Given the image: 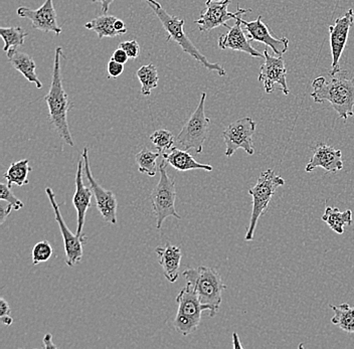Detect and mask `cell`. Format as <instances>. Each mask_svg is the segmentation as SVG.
Returning a JSON list of instances; mask_svg holds the SVG:
<instances>
[{
  "label": "cell",
  "mask_w": 354,
  "mask_h": 349,
  "mask_svg": "<svg viewBox=\"0 0 354 349\" xmlns=\"http://www.w3.org/2000/svg\"><path fill=\"white\" fill-rule=\"evenodd\" d=\"M330 81L324 77H318L312 82L313 92L311 97L315 103L327 101L343 120L353 117L354 77L349 76L348 70L340 68L335 74H328Z\"/></svg>",
  "instance_id": "6da1fadb"
},
{
  "label": "cell",
  "mask_w": 354,
  "mask_h": 349,
  "mask_svg": "<svg viewBox=\"0 0 354 349\" xmlns=\"http://www.w3.org/2000/svg\"><path fill=\"white\" fill-rule=\"evenodd\" d=\"M64 57L63 48L57 46L55 52L54 68H53L52 84L50 91L44 97L50 112V121L66 144L75 147L68 122V113L74 107V103L68 99L63 87L61 75V59Z\"/></svg>",
  "instance_id": "7a4b0ae2"
},
{
  "label": "cell",
  "mask_w": 354,
  "mask_h": 349,
  "mask_svg": "<svg viewBox=\"0 0 354 349\" xmlns=\"http://www.w3.org/2000/svg\"><path fill=\"white\" fill-rule=\"evenodd\" d=\"M150 8H152L156 17H158L165 32H167V39L166 41H176L177 45L181 46L183 53L189 55L190 57H194V59L199 62L201 65L209 70L216 72L221 77L225 76L227 72L225 68L220 64L209 63L207 57L201 54V50L194 45L189 37L185 34L183 30L185 26V19H178V17H174V15H168L167 12L163 10L162 6H160L159 2L156 0H146Z\"/></svg>",
  "instance_id": "3957f363"
},
{
  "label": "cell",
  "mask_w": 354,
  "mask_h": 349,
  "mask_svg": "<svg viewBox=\"0 0 354 349\" xmlns=\"http://www.w3.org/2000/svg\"><path fill=\"white\" fill-rule=\"evenodd\" d=\"M188 283L194 285L198 292L199 301L209 312V317H214L220 310L223 301V291L227 289L220 274L214 269L201 266L188 268L183 273Z\"/></svg>",
  "instance_id": "277c9868"
},
{
  "label": "cell",
  "mask_w": 354,
  "mask_h": 349,
  "mask_svg": "<svg viewBox=\"0 0 354 349\" xmlns=\"http://www.w3.org/2000/svg\"><path fill=\"white\" fill-rule=\"evenodd\" d=\"M284 185V178L276 176L273 169H268L262 172L256 185L249 189V194L253 198V211H252L251 220L245 234V240H254V231L261 216L267 211L277 189Z\"/></svg>",
  "instance_id": "5b68a950"
},
{
  "label": "cell",
  "mask_w": 354,
  "mask_h": 349,
  "mask_svg": "<svg viewBox=\"0 0 354 349\" xmlns=\"http://www.w3.org/2000/svg\"><path fill=\"white\" fill-rule=\"evenodd\" d=\"M159 172H160V178L150 194V200L156 216V227L160 229L166 218L174 216L180 220L181 216L177 214L176 209L177 198L176 180L168 176L167 164L165 159L159 165Z\"/></svg>",
  "instance_id": "8992f818"
},
{
  "label": "cell",
  "mask_w": 354,
  "mask_h": 349,
  "mask_svg": "<svg viewBox=\"0 0 354 349\" xmlns=\"http://www.w3.org/2000/svg\"><path fill=\"white\" fill-rule=\"evenodd\" d=\"M176 302L178 304V311L172 324L176 330L183 337H187L198 330L201 324V313L207 310L199 301L198 292L194 285L188 282L187 286L181 289L177 295Z\"/></svg>",
  "instance_id": "52a82bcc"
},
{
  "label": "cell",
  "mask_w": 354,
  "mask_h": 349,
  "mask_svg": "<svg viewBox=\"0 0 354 349\" xmlns=\"http://www.w3.org/2000/svg\"><path fill=\"white\" fill-rule=\"evenodd\" d=\"M205 100L207 93H203L196 111L192 113L176 137V142L187 151L194 150L196 153H201L205 140L209 137L210 119L205 115Z\"/></svg>",
  "instance_id": "ba28073f"
},
{
  "label": "cell",
  "mask_w": 354,
  "mask_h": 349,
  "mask_svg": "<svg viewBox=\"0 0 354 349\" xmlns=\"http://www.w3.org/2000/svg\"><path fill=\"white\" fill-rule=\"evenodd\" d=\"M256 122L251 117H245L234 121L225 128L223 132V138L227 147V158H232L239 149L245 150L249 155H254L253 135L256 131Z\"/></svg>",
  "instance_id": "9c48e42d"
},
{
  "label": "cell",
  "mask_w": 354,
  "mask_h": 349,
  "mask_svg": "<svg viewBox=\"0 0 354 349\" xmlns=\"http://www.w3.org/2000/svg\"><path fill=\"white\" fill-rule=\"evenodd\" d=\"M231 0H207L205 6L207 10L201 13V17L196 23L198 24L201 32H210L218 26H225L229 28L227 21L231 19H236L242 17L245 13L251 12L252 10H243L238 8L236 12H230L227 10Z\"/></svg>",
  "instance_id": "30bf717a"
},
{
  "label": "cell",
  "mask_w": 354,
  "mask_h": 349,
  "mask_svg": "<svg viewBox=\"0 0 354 349\" xmlns=\"http://www.w3.org/2000/svg\"><path fill=\"white\" fill-rule=\"evenodd\" d=\"M82 156H83L84 160V171H85L88 185H90L95 198H96L97 207H98V211L101 214L102 218H104L105 222L109 223V224L116 225L117 207H118L116 196H115L112 191L104 189L93 176L92 171H91L87 147H84Z\"/></svg>",
  "instance_id": "8fae6325"
},
{
  "label": "cell",
  "mask_w": 354,
  "mask_h": 349,
  "mask_svg": "<svg viewBox=\"0 0 354 349\" xmlns=\"http://www.w3.org/2000/svg\"><path fill=\"white\" fill-rule=\"evenodd\" d=\"M46 194L48 196L50 205H52L53 209H54L55 220H57V225L59 227V231H61L62 236H63L66 265L68 267L75 266L83 258V243L87 240V237L86 236L79 237V236L74 235L70 231L65 220H64L63 216H62L59 205H57V200H55L54 191L50 187H46Z\"/></svg>",
  "instance_id": "7c38bea8"
},
{
  "label": "cell",
  "mask_w": 354,
  "mask_h": 349,
  "mask_svg": "<svg viewBox=\"0 0 354 349\" xmlns=\"http://www.w3.org/2000/svg\"><path fill=\"white\" fill-rule=\"evenodd\" d=\"M264 59V63L260 68L259 82L263 84L268 94L275 90L276 85H280V90L287 96L290 91L287 86V70L284 59L282 57H272L268 53L267 48H265Z\"/></svg>",
  "instance_id": "4fadbf2b"
},
{
  "label": "cell",
  "mask_w": 354,
  "mask_h": 349,
  "mask_svg": "<svg viewBox=\"0 0 354 349\" xmlns=\"http://www.w3.org/2000/svg\"><path fill=\"white\" fill-rule=\"evenodd\" d=\"M353 23L354 12L353 8H351L342 17L336 19L333 26H329L332 64L331 70L328 74H335L340 70V59H342L343 50L346 46L349 30L353 28Z\"/></svg>",
  "instance_id": "5bb4252c"
},
{
  "label": "cell",
  "mask_w": 354,
  "mask_h": 349,
  "mask_svg": "<svg viewBox=\"0 0 354 349\" xmlns=\"http://www.w3.org/2000/svg\"><path fill=\"white\" fill-rule=\"evenodd\" d=\"M17 15L22 19H30L35 30L55 32L57 35L62 34V28L57 24V12L53 0H46L43 6L37 10H30L22 6L17 10Z\"/></svg>",
  "instance_id": "9a60e30c"
},
{
  "label": "cell",
  "mask_w": 354,
  "mask_h": 349,
  "mask_svg": "<svg viewBox=\"0 0 354 349\" xmlns=\"http://www.w3.org/2000/svg\"><path fill=\"white\" fill-rule=\"evenodd\" d=\"M262 19L263 17L261 15L256 21H250V23L242 19V23L245 26V30L248 32V39L270 46L276 56L282 57L289 48V39L287 37H282V39L274 37L268 26L263 23Z\"/></svg>",
  "instance_id": "2e32d148"
},
{
  "label": "cell",
  "mask_w": 354,
  "mask_h": 349,
  "mask_svg": "<svg viewBox=\"0 0 354 349\" xmlns=\"http://www.w3.org/2000/svg\"><path fill=\"white\" fill-rule=\"evenodd\" d=\"M84 173H85V171H84V160L80 159L79 163H77L76 181H75L76 182V192H75L74 198H73V205L76 209L77 218L76 235L79 237L86 236L85 234H83L86 214H87L88 207L92 205H91V200H92V196H94L92 189L90 187H86L85 183H84Z\"/></svg>",
  "instance_id": "e0dca14e"
},
{
  "label": "cell",
  "mask_w": 354,
  "mask_h": 349,
  "mask_svg": "<svg viewBox=\"0 0 354 349\" xmlns=\"http://www.w3.org/2000/svg\"><path fill=\"white\" fill-rule=\"evenodd\" d=\"M242 17L236 19V23L230 26L229 32L225 35H221L218 39V48L221 50H238V52L245 53L254 57H264L259 50L254 48L250 44V39L245 35L242 28Z\"/></svg>",
  "instance_id": "ac0fdd59"
},
{
  "label": "cell",
  "mask_w": 354,
  "mask_h": 349,
  "mask_svg": "<svg viewBox=\"0 0 354 349\" xmlns=\"http://www.w3.org/2000/svg\"><path fill=\"white\" fill-rule=\"evenodd\" d=\"M314 154L305 167L306 172H312L317 167L336 173L343 169L342 153L340 150L326 144H319L313 148Z\"/></svg>",
  "instance_id": "d6986e66"
},
{
  "label": "cell",
  "mask_w": 354,
  "mask_h": 349,
  "mask_svg": "<svg viewBox=\"0 0 354 349\" xmlns=\"http://www.w3.org/2000/svg\"><path fill=\"white\" fill-rule=\"evenodd\" d=\"M155 253L158 256L159 265L166 280L170 283H176L179 277V268L183 259L180 248L167 243L165 247H157Z\"/></svg>",
  "instance_id": "ffe728a7"
},
{
  "label": "cell",
  "mask_w": 354,
  "mask_h": 349,
  "mask_svg": "<svg viewBox=\"0 0 354 349\" xmlns=\"http://www.w3.org/2000/svg\"><path fill=\"white\" fill-rule=\"evenodd\" d=\"M167 164L180 172L189 171V170L201 169L205 171H212L214 167L209 164L199 163L187 150H180L174 147L169 151L161 154Z\"/></svg>",
  "instance_id": "44dd1931"
},
{
  "label": "cell",
  "mask_w": 354,
  "mask_h": 349,
  "mask_svg": "<svg viewBox=\"0 0 354 349\" xmlns=\"http://www.w3.org/2000/svg\"><path fill=\"white\" fill-rule=\"evenodd\" d=\"M6 56H8V61L11 64L15 70H19L28 82L30 83L35 84L37 89H41L43 88V84L39 81V77H37V73H35V61L30 55L26 54V53L19 52L17 48H12L6 52Z\"/></svg>",
  "instance_id": "7402d4cb"
},
{
  "label": "cell",
  "mask_w": 354,
  "mask_h": 349,
  "mask_svg": "<svg viewBox=\"0 0 354 349\" xmlns=\"http://www.w3.org/2000/svg\"><path fill=\"white\" fill-rule=\"evenodd\" d=\"M353 211H342L338 207H326L324 214L321 220L326 223L332 231L335 232L338 235L344 233L345 225H351L353 223Z\"/></svg>",
  "instance_id": "603a6c76"
},
{
  "label": "cell",
  "mask_w": 354,
  "mask_h": 349,
  "mask_svg": "<svg viewBox=\"0 0 354 349\" xmlns=\"http://www.w3.org/2000/svg\"><path fill=\"white\" fill-rule=\"evenodd\" d=\"M30 171H32V169L30 167L28 159H22L17 162L11 163L8 171L4 174V178H6L8 187H12V185H17V187H21L30 182L28 174Z\"/></svg>",
  "instance_id": "cb8c5ba5"
},
{
  "label": "cell",
  "mask_w": 354,
  "mask_h": 349,
  "mask_svg": "<svg viewBox=\"0 0 354 349\" xmlns=\"http://www.w3.org/2000/svg\"><path fill=\"white\" fill-rule=\"evenodd\" d=\"M116 21L117 17H113V15H100V17L86 23L85 28L87 30H94L98 35L100 39H104V37H118V35L124 34L115 28Z\"/></svg>",
  "instance_id": "d4e9b609"
},
{
  "label": "cell",
  "mask_w": 354,
  "mask_h": 349,
  "mask_svg": "<svg viewBox=\"0 0 354 349\" xmlns=\"http://www.w3.org/2000/svg\"><path fill=\"white\" fill-rule=\"evenodd\" d=\"M329 306L334 311V316L331 318L332 323L346 333H354V306H351L348 303Z\"/></svg>",
  "instance_id": "484cf974"
},
{
  "label": "cell",
  "mask_w": 354,
  "mask_h": 349,
  "mask_svg": "<svg viewBox=\"0 0 354 349\" xmlns=\"http://www.w3.org/2000/svg\"><path fill=\"white\" fill-rule=\"evenodd\" d=\"M159 156H161L160 152L152 151V150L148 149L147 147L142 148V150L135 156L139 172L142 174H147L148 176H151V178L156 176L157 159Z\"/></svg>",
  "instance_id": "4316f807"
},
{
  "label": "cell",
  "mask_w": 354,
  "mask_h": 349,
  "mask_svg": "<svg viewBox=\"0 0 354 349\" xmlns=\"http://www.w3.org/2000/svg\"><path fill=\"white\" fill-rule=\"evenodd\" d=\"M136 76L141 83V94L144 96L151 95L152 91L158 85L159 77L156 67L152 64L142 66L137 70Z\"/></svg>",
  "instance_id": "83f0119b"
},
{
  "label": "cell",
  "mask_w": 354,
  "mask_h": 349,
  "mask_svg": "<svg viewBox=\"0 0 354 349\" xmlns=\"http://www.w3.org/2000/svg\"><path fill=\"white\" fill-rule=\"evenodd\" d=\"M0 35L4 41V52L12 48H19L24 46L26 34L21 26H11V28H0Z\"/></svg>",
  "instance_id": "f1b7e54d"
},
{
  "label": "cell",
  "mask_w": 354,
  "mask_h": 349,
  "mask_svg": "<svg viewBox=\"0 0 354 349\" xmlns=\"http://www.w3.org/2000/svg\"><path fill=\"white\" fill-rule=\"evenodd\" d=\"M149 139L161 154L172 149L174 147V143L176 142L174 134L165 129L156 130L150 135Z\"/></svg>",
  "instance_id": "f546056e"
},
{
  "label": "cell",
  "mask_w": 354,
  "mask_h": 349,
  "mask_svg": "<svg viewBox=\"0 0 354 349\" xmlns=\"http://www.w3.org/2000/svg\"><path fill=\"white\" fill-rule=\"evenodd\" d=\"M53 253L54 251L48 240L37 243L32 249V264L39 265L48 262L52 258Z\"/></svg>",
  "instance_id": "4dcf8cb0"
},
{
  "label": "cell",
  "mask_w": 354,
  "mask_h": 349,
  "mask_svg": "<svg viewBox=\"0 0 354 349\" xmlns=\"http://www.w3.org/2000/svg\"><path fill=\"white\" fill-rule=\"evenodd\" d=\"M0 200L2 202H6L12 205L15 211H19L24 207V202L19 200L17 196H15L11 187H8V183H0Z\"/></svg>",
  "instance_id": "1f68e13d"
},
{
  "label": "cell",
  "mask_w": 354,
  "mask_h": 349,
  "mask_svg": "<svg viewBox=\"0 0 354 349\" xmlns=\"http://www.w3.org/2000/svg\"><path fill=\"white\" fill-rule=\"evenodd\" d=\"M119 48H123L132 59H136L140 55V46L136 41H123L119 45Z\"/></svg>",
  "instance_id": "d6a6232c"
},
{
  "label": "cell",
  "mask_w": 354,
  "mask_h": 349,
  "mask_svg": "<svg viewBox=\"0 0 354 349\" xmlns=\"http://www.w3.org/2000/svg\"><path fill=\"white\" fill-rule=\"evenodd\" d=\"M107 70L110 78H118L119 76L123 74L124 65L111 59V61L108 63Z\"/></svg>",
  "instance_id": "836d02e7"
},
{
  "label": "cell",
  "mask_w": 354,
  "mask_h": 349,
  "mask_svg": "<svg viewBox=\"0 0 354 349\" xmlns=\"http://www.w3.org/2000/svg\"><path fill=\"white\" fill-rule=\"evenodd\" d=\"M111 59H114V61L118 62V63L123 64L125 65L127 63L128 59H130L129 56H128L127 53L123 50V48H118L116 50H115L114 54H113L112 57Z\"/></svg>",
  "instance_id": "e575fe53"
},
{
  "label": "cell",
  "mask_w": 354,
  "mask_h": 349,
  "mask_svg": "<svg viewBox=\"0 0 354 349\" xmlns=\"http://www.w3.org/2000/svg\"><path fill=\"white\" fill-rule=\"evenodd\" d=\"M12 209V205H10V203L8 202L6 207L3 203H1V207H0V224L2 225L6 222V218L10 216Z\"/></svg>",
  "instance_id": "d590c367"
},
{
  "label": "cell",
  "mask_w": 354,
  "mask_h": 349,
  "mask_svg": "<svg viewBox=\"0 0 354 349\" xmlns=\"http://www.w3.org/2000/svg\"><path fill=\"white\" fill-rule=\"evenodd\" d=\"M10 307L4 298H0V317L10 315Z\"/></svg>",
  "instance_id": "8d00e7d4"
},
{
  "label": "cell",
  "mask_w": 354,
  "mask_h": 349,
  "mask_svg": "<svg viewBox=\"0 0 354 349\" xmlns=\"http://www.w3.org/2000/svg\"><path fill=\"white\" fill-rule=\"evenodd\" d=\"M113 1H114V0H92V2H95V3H96V2L101 3L102 12H103L104 15H107L111 3H113Z\"/></svg>",
  "instance_id": "74e56055"
},
{
  "label": "cell",
  "mask_w": 354,
  "mask_h": 349,
  "mask_svg": "<svg viewBox=\"0 0 354 349\" xmlns=\"http://www.w3.org/2000/svg\"><path fill=\"white\" fill-rule=\"evenodd\" d=\"M53 335L50 333H46V337L44 338V348H57V346L53 343Z\"/></svg>",
  "instance_id": "f35d334b"
},
{
  "label": "cell",
  "mask_w": 354,
  "mask_h": 349,
  "mask_svg": "<svg viewBox=\"0 0 354 349\" xmlns=\"http://www.w3.org/2000/svg\"><path fill=\"white\" fill-rule=\"evenodd\" d=\"M115 28L119 32H123L124 35L127 32V28H126L125 23L121 19H117L116 23H115Z\"/></svg>",
  "instance_id": "ab89813d"
},
{
  "label": "cell",
  "mask_w": 354,
  "mask_h": 349,
  "mask_svg": "<svg viewBox=\"0 0 354 349\" xmlns=\"http://www.w3.org/2000/svg\"><path fill=\"white\" fill-rule=\"evenodd\" d=\"M232 340H234V348H243L242 344H241L240 339H239L238 334L236 332L232 334Z\"/></svg>",
  "instance_id": "60d3db41"
},
{
  "label": "cell",
  "mask_w": 354,
  "mask_h": 349,
  "mask_svg": "<svg viewBox=\"0 0 354 349\" xmlns=\"http://www.w3.org/2000/svg\"><path fill=\"white\" fill-rule=\"evenodd\" d=\"M0 319H1L2 323H3L4 326H10L13 322L12 317H10V316H4V317H0Z\"/></svg>",
  "instance_id": "b9f144b4"
}]
</instances>
